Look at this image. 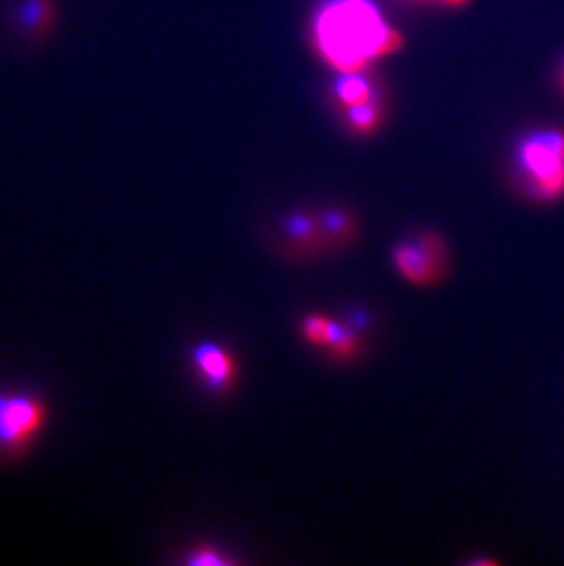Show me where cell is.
Segmentation results:
<instances>
[{
  "label": "cell",
  "mask_w": 564,
  "mask_h": 566,
  "mask_svg": "<svg viewBox=\"0 0 564 566\" xmlns=\"http://www.w3.org/2000/svg\"><path fill=\"white\" fill-rule=\"evenodd\" d=\"M314 33L321 55L343 74L362 72L401 46V35L370 0H332L315 17Z\"/></svg>",
  "instance_id": "1"
},
{
  "label": "cell",
  "mask_w": 564,
  "mask_h": 566,
  "mask_svg": "<svg viewBox=\"0 0 564 566\" xmlns=\"http://www.w3.org/2000/svg\"><path fill=\"white\" fill-rule=\"evenodd\" d=\"M515 171L528 198L552 203L564 198V130L541 128L521 138Z\"/></svg>",
  "instance_id": "2"
},
{
  "label": "cell",
  "mask_w": 564,
  "mask_h": 566,
  "mask_svg": "<svg viewBox=\"0 0 564 566\" xmlns=\"http://www.w3.org/2000/svg\"><path fill=\"white\" fill-rule=\"evenodd\" d=\"M49 418V403L35 390H0V460L22 459L46 429Z\"/></svg>",
  "instance_id": "3"
},
{
  "label": "cell",
  "mask_w": 564,
  "mask_h": 566,
  "mask_svg": "<svg viewBox=\"0 0 564 566\" xmlns=\"http://www.w3.org/2000/svg\"><path fill=\"white\" fill-rule=\"evenodd\" d=\"M390 256L399 277L416 289H431L448 275V244L437 231H421L398 242Z\"/></svg>",
  "instance_id": "4"
},
{
  "label": "cell",
  "mask_w": 564,
  "mask_h": 566,
  "mask_svg": "<svg viewBox=\"0 0 564 566\" xmlns=\"http://www.w3.org/2000/svg\"><path fill=\"white\" fill-rule=\"evenodd\" d=\"M189 364L198 381L215 395H226L239 379L233 354L220 343L200 342L189 350Z\"/></svg>",
  "instance_id": "5"
},
{
  "label": "cell",
  "mask_w": 564,
  "mask_h": 566,
  "mask_svg": "<svg viewBox=\"0 0 564 566\" xmlns=\"http://www.w3.org/2000/svg\"><path fill=\"white\" fill-rule=\"evenodd\" d=\"M281 235L284 255L292 259H309L326 250L320 214L306 211L286 214L282 220Z\"/></svg>",
  "instance_id": "6"
},
{
  "label": "cell",
  "mask_w": 564,
  "mask_h": 566,
  "mask_svg": "<svg viewBox=\"0 0 564 566\" xmlns=\"http://www.w3.org/2000/svg\"><path fill=\"white\" fill-rule=\"evenodd\" d=\"M55 13L54 0H19L13 8V27L21 38L41 41L52 32Z\"/></svg>",
  "instance_id": "7"
},
{
  "label": "cell",
  "mask_w": 564,
  "mask_h": 566,
  "mask_svg": "<svg viewBox=\"0 0 564 566\" xmlns=\"http://www.w3.org/2000/svg\"><path fill=\"white\" fill-rule=\"evenodd\" d=\"M321 231L328 248H343L356 241L357 222L345 209H326L320 214Z\"/></svg>",
  "instance_id": "8"
},
{
  "label": "cell",
  "mask_w": 564,
  "mask_h": 566,
  "mask_svg": "<svg viewBox=\"0 0 564 566\" xmlns=\"http://www.w3.org/2000/svg\"><path fill=\"white\" fill-rule=\"evenodd\" d=\"M325 350L328 358L334 359V361H352L362 350V339H359L354 328L336 321L331 342L326 345Z\"/></svg>",
  "instance_id": "9"
},
{
  "label": "cell",
  "mask_w": 564,
  "mask_h": 566,
  "mask_svg": "<svg viewBox=\"0 0 564 566\" xmlns=\"http://www.w3.org/2000/svg\"><path fill=\"white\" fill-rule=\"evenodd\" d=\"M334 325L336 319H332L328 315L310 314L301 321V336L312 347L325 348L331 342Z\"/></svg>",
  "instance_id": "10"
},
{
  "label": "cell",
  "mask_w": 564,
  "mask_h": 566,
  "mask_svg": "<svg viewBox=\"0 0 564 566\" xmlns=\"http://www.w3.org/2000/svg\"><path fill=\"white\" fill-rule=\"evenodd\" d=\"M337 97L345 107H352V105L370 102L373 91H370L367 81L359 77L357 72H354V74H343V77H341L340 83H337Z\"/></svg>",
  "instance_id": "11"
},
{
  "label": "cell",
  "mask_w": 564,
  "mask_h": 566,
  "mask_svg": "<svg viewBox=\"0 0 564 566\" xmlns=\"http://www.w3.org/2000/svg\"><path fill=\"white\" fill-rule=\"evenodd\" d=\"M346 122L351 125L352 130L357 134H370L379 124V108L376 103H359L346 107Z\"/></svg>",
  "instance_id": "12"
},
{
  "label": "cell",
  "mask_w": 564,
  "mask_h": 566,
  "mask_svg": "<svg viewBox=\"0 0 564 566\" xmlns=\"http://www.w3.org/2000/svg\"><path fill=\"white\" fill-rule=\"evenodd\" d=\"M184 563L189 566H233L237 562L215 545H198L187 552Z\"/></svg>",
  "instance_id": "13"
},
{
  "label": "cell",
  "mask_w": 564,
  "mask_h": 566,
  "mask_svg": "<svg viewBox=\"0 0 564 566\" xmlns=\"http://www.w3.org/2000/svg\"><path fill=\"white\" fill-rule=\"evenodd\" d=\"M449 4H463V2H466V0H448Z\"/></svg>",
  "instance_id": "14"
},
{
  "label": "cell",
  "mask_w": 564,
  "mask_h": 566,
  "mask_svg": "<svg viewBox=\"0 0 564 566\" xmlns=\"http://www.w3.org/2000/svg\"><path fill=\"white\" fill-rule=\"evenodd\" d=\"M561 86H563V91H564V64H563V69H561Z\"/></svg>",
  "instance_id": "15"
}]
</instances>
